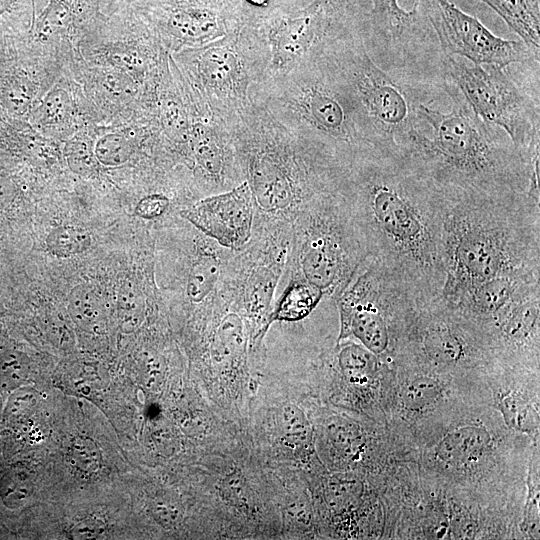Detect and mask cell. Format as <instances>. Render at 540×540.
<instances>
[{
	"label": "cell",
	"mask_w": 540,
	"mask_h": 540,
	"mask_svg": "<svg viewBox=\"0 0 540 540\" xmlns=\"http://www.w3.org/2000/svg\"><path fill=\"white\" fill-rule=\"evenodd\" d=\"M484 416V413H483ZM470 416L469 413L446 412L420 434L423 442L422 466L431 477L448 484L464 486L483 481L507 444L508 428L496 424L490 416Z\"/></svg>",
	"instance_id": "cell-13"
},
{
	"label": "cell",
	"mask_w": 540,
	"mask_h": 540,
	"mask_svg": "<svg viewBox=\"0 0 540 540\" xmlns=\"http://www.w3.org/2000/svg\"><path fill=\"white\" fill-rule=\"evenodd\" d=\"M180 155L192 173L198 199L230 190L245 181L232 129L201 113L195 106Z\"/></svg>",
	"instance_id": "cell-16"
},
{
	"label": "cell",
	"mask_w": 540,
	"mask_h": 540,
	"mask_svg": "<svg viewBox=\"0 0 540 540\" xmlns=\"http://www.w3.org/2000/svg\"><path fill=\"white\" fill-rule=\"evenodd\" d=\"M134 148L130 139L120 133L101 136L94 145V154L99 164L118 167L127 163Z\"/></svg>",
	"instance_id": "cell-28"
},
{
	"label": "cell",
	"mask_w": 540,
	"mask_h": 540,
	"mask_svg": "<svg viewBox=\"0 0 540 540\" xmlns=\"http://www.w3.org/2000/svg\"><path fill=\"white\" fill-rule=\"evenodd\" d=\"M328 299L332 298L302 279L280 280L267 331L276 322L296 323L309 318Z\"/></svg>",
	"instance_id": "cell-21"
},
{
	"label": "cell",
	"mask_w": 540,
	"mask_h": 540,
	"mask_svg": "<svg viewBox=\"0 0 540 540\" xmlns=\"http://www.w3.org/2000/svg\"><path fill=\"white\" fill-rule=\"evenodd\" d=\"M68 310L73 320L85 329H92L104 319L102 299L92 287L85 284L77 285L70 291Z\"/></svg>",
	"instance_id": "cell-25"
},
{
	"label": "cell",
	"mask_w": 540,
	"mask_h": 540,
	"mask_svg": "<svg viewBox=\"0 0 540 540\" xmlns=\"http://www.w3.org/2000/svg\"><path fill=\"white\" fill-rule=\"evenodd\" d=\"M340 193L368 256L396 273L421 303L441 297L445 198L398 148L356 155Z\"/></svg>",
	"instance_id": "cell-1"
},
{
	"label": "cell",
	"mask_w": 540,
	"mask_h": 540,
	"mask_svg": "<svg viewBox=\"0 0 540 540\" xmlns=\"http://www.w3.org/2000/svg\"><path fill=\"white\" fill-rule=\"evenodd\" d=\"M370 1V32L368 41L392 47L417 35L425 18L416 1L409 11L403 9L398 0Z\"/></svg>",
	"instance_id": "cell-20"
},
{
	"label": "cell",
	"mask_w": 540,
	"mask_h": 540,
	"mask_svg": "<svg viewBox=\"0 0 540 540\" xmlns=\"http://www.w3.org/2000/svg\"><path fill=\"white\" fill-rule=\"evenodd\" d=\"M291 226L281 280L302 279L336 300L368 257L340 187L312 199Z\"/></svg>",
	"instance_id": "cell-7"
},
{
	"label": "cell",
	"mask_w": 540,
	"mask_h": 540,
	"mask_svg": "<svg viewBox=\"0 0 540 540\" xmlns=\"http://www.w3.org/2000/svg\"><path fill=\"white\" fill-rule=\"evenodd\" d=\"M104 520L96 516H88L74 525L72 535L77 539L99 538L106 531Z\"/></svg>",
	"instance_id": "cell-37"
},
{
	"label": "cell",
	"mask_w": 540,
	"mask_h": 540,
	"mask_svg": "<svg viewBox=\"0 0 540 540\" xmlns=\"http://www.w3.org/2000/svg\"><path fill=\"white\" fill-rule=\"evenodd\" d=\"M282 429L287 440L303 444L310 438V425L303 411L297 406L288 405L282 412Z\"/></svg>",
	"instance_id": "cell-34"
},
{
	"label": "cell",
	"mask_w": 540,
	"mask_h": 540,
	"mask_svg": "<svg viewBox=\"0 0 540 540\" xmlns=\"http://www.w3.org/2000/svg\"><path fill=\"white\" fill-rule=\"evenodd\" d=\"M17 0H0V16L13 9Z\"/></svg>",
	"instance_id": "cell-39"
},
{
	"label": "cell",
	"mask_w": 540,
	"mask_h": 540,
	"mask_svg": "<svg viewBox=\"0 0 540 540\" xmlns=\"http://www.w3.org/2000/svg\"><path fill=\"white\" fill-rule=\"evenodd\" d=\"M484 378L491 382L489 402L506 427L515 433L534 437L539 431V372L497 367Z\"/></svg>",
	"instance_id": "cell-18"
},
{
	"label": "cell",
	"mask_w": 540,
	"mask_h": 540,
	"mask_svg": "<svg viewBox=\"0 0 540 540\" xmlns=\"http://www.w3.org/2000/svg\"><path fill=\"white\" fill-rule=\"evenodd\" d=\"M249 20L268 44V77L277 76L342 41L356 37L367 41L370 1L312 0L301 8L276 6Z\"/></svg>",
	"instance_id": "cell-9"
},
{
	"label": "cell",
	"mask_w": 540,
	"mask_h": 540,
	"mask_svg": "<svg viewBox=\"0 0 540 540\" xmlns=\"http://www.w3.org/2000/svg\"><path fill=\"white\" fill-rule=\"evenodd\" d=\"M33 493V482L29 473L23 469H11L0 481V497L10 509L20 508L28 503Z\"/></svg>",
	"instance_id": "cell-29"
},
{
	"label": "cell",
	"mask_w": 540,
	"mask_h": 540,
	"mask_svg": "<svg viewBox=\"0 0 540 540\" xmlns=\"http://www.w3.org/2000/svg\"><path fill=\"white\" fill-rule=\"evenodd\" d=\"M232 136L256 215L291 223L312 199L340 187L348 162L286 128L254 99Z\"/></svg>",
	"instance_id": "cell-4"
},
{
	"label": "cell",
	"mask_w": 540,
	"mask_h": 540,
	"mask_svg": "<svg viewBox=\"0 0 540 540\" xmlns=\"http://www.w3.org/2000/svg\"><path fill=\"white\" fill-rule=\"evenodd\" d=\"M71 101L68 93L60 88L51 90L39 109L40 121L43 124H59L70 114Z\"/></svg>",
	"instance_id": "cell-33"
},
{
	"label": "cell",
	"mask_w": 540,
	"mask_h": 540,
	"mask_svg": "<svg viewBox=\"0 0 540 540\" xmlns=\"http://www.w3.org/2000/svg\"><path fill=\"white\" fill-rule=\"evenodd\" d=\"M179 61L195 107L232 128L250 104L252 88L268 77L269 48L247 20L219 40L183 49Z\"/></svg>",
	"instance_id": "cell-6"
},
{
	"label": "cell",
	"mask_w": 540,
	"mask_h": 540,
	"mask_svg": "<svg viewBox=\"0 0 540 540\" xmlns=\"http://www.w3.org/2000/svg\"><path fill=\"white\" fill-rule=\"evenodd\" d=\"M436 34L443 54L466 58L474 64L507 68L524 64L539 68L540 56L522 41L493 34L480 20L450 0H416Z\"/></svg>",
	"instance_id": "cell-14"
},
{
	"label": "cell",
	"mask_w": 540,
	"mask_h": 540,
	"mask_svg": "<svg viewBox=\"0 0 540 540\" xmlns=\"http://www.w3.org/2000/svg\"><path fill=\"white\" fill-rule=\"evenodd\" d=\"M538 284L540 272L502 275L470 288L454 302L447 303L485 331L507 306Z\"/></svg>",
	"instance_id": "cell-19"
},
{
	"label": "cell",
	"mask_w": 540,
	"mask_h": 540,
	"mask_svg": "<svg viewBox=\"0 0 540 540\" xmlns=\"http://www.w3.org/2000/svg\"><path fill=\"white\" fill-rule=\"evenodd\" d=\"M143 15L176 50L219 40L251 17L242 0H145Z\"/></svg>",
	"instance_id": "cell-15"
},
{
	"label": "cell",
	"mask_w": 540,
	"mask_h": 540,
	"mask_svg": "<svg viewBox=\"0 0 540 540\" xmlns=\"http://www.w3.org/2000/svg\"><path fill=\"white\" fill-rule=\"evenodd\" d=\"M494 10L526 46L540 56L539 0H478Z\"/></svg>",
	"instance_id": "cell-22"
},
{
	"label": "cell",
	"mask_w": 540,
	"mask_h": 540,
	"mask_svg": "<svg viewBox=\"0 0 540 540\" xmlns=\"http://www.w3.org/2000/svg\"><path fill=\"white\" fill-rule=\"evenodd\" d=\"M148 299L142 285L133 280L124 282L117 294V311L121 325L133 331L146 317Z\"/></svg>",
	"instance_id": "cell-24"
},
{
	"label": "cell",
	"mask_w": 540,
	"mask_h": 540,
	"mask_svg": "<svg viewBox=\"0 0 540 540\" xmlns=\"http://www.w3.org/2000/svg\"><path fill=\"white\" fill-rule=\"evenodd\" d=\"M170 207L171 199L167 194L154 192L138 201L135 214L144 220H156L167 214Z\"/></svg>",
	"instance_id": "cell-35"
},
{
	"label": "cell",
	"mask_w": 540,
	"mask_h": 540,
	"mask_svg": "<svg viewBox=\"0 0 540 540\" xmlns=\"http://www.w3.org/2000/svg\"><path fill=\"white\" fill-rule=\"evenodd\" d=\"M73 0H49L35 21L34 36L48 41L64 31L73 19Z\"/></svg>",
	"instance_id": "cell-26"
},
{
	"label": "cell",
	"mask_w": 540,
	"mask_h": 540,
	"mask_svg": "<svg viewBox=\"0 0 540 540\" xmlns=\"http://www.w3.org/2000/svg\"><path fill=\"white\" fill-rule=\"evenodd\" d=\"M26 376L23 361L12 354L0 357V388L14 389Z\"/></svg>",
	"instance_id": "cell-36"
},
{
	"label": "cell",
	"mask_w": 540,
	"mask_h": 540,
	"mask_svg": "<svg viewBox=\"0 0 540 540\" xmlns=\"http://www.w3.org/2000/svg\"><path fill=\"white\" fill-rule=\"evenodd\" d=\"M291 238L290 222L255 214L249 242L234 252L227 288L233 303L250 325L254 346L260 345L267 333Z\"/></svg>",
	"instance_id": "cell-11"
},
{
	"label": "cell",
	"mask_w": 540,
	"mask_h": 540,
	"mask_svg": "<svg viewBox=\"0 0 540 540\" xmlns=\"http://www.w3.org/2000/svg\"><path fill=\"white\" fill-rule=\"evenodd\" d=\"M444 198V301L491 278L540 272L539 204L527 196Z\"/></svg>",
	"instance_id": "cell-3"
},
{
	"label": "cell",
	"mask_w": 540,
	"mask_h": 540,
	"mask_svg": "<svg viewBox=\"0 0 540 540\" xmlns=\"http://www.w3.org/2000/svg\"><path fill=\"white\" fill-rule=\"evenodd\" d=\"M329 436L333 446L349 458L357 455L364 446V438L359 428L342 419L331 423Z\"/></svg>",
	"instance_id": "cell-31"
},
{
	"label": "cell",
	"mask_w": 540,
	"mask_h": 540,
	"mask_svg": "<svg viewBox=\"0 0 540 540\" xmlns=\"http://www.w3.org/2000/svg\"><path fill=\"white\" fill-rule=\"evenodd\" d=\"M8 101L13 109L22 111L26 109L31 101V89L25 81H15L8 89Z\"/></svg>",
	"instance_id": "cell-38"
},
{
	"label": "cell",
	"mask_w": 540,
	"mask_h": 540,
	"mask_svg": "<svg viewBox=\"0 0 540 540\" xmlns=\"http://www.w3.org/2000/svg\"><path fill=\"white\" fill-rule=\"evenodd\" d=\"M69 168L83 177H90L97 172L98 161L94 154V146L85 137H75L64 149Z\"/></svg>",
	"instance_id": "cell-30"
},
{
	"label": "cell",
	"mask_w": 540,
	"mask_h": 540,
	"mask_svg": "<svg viewBox=\"0 0 540 540\" xmlns=\"http://www.w3.org/2000/svg\"><path fill=\"white\" fill-rule=\"evenodd\" d=\"M178 214L221 246L238 251L251 238L255 206L244 181L230 190L200 198Z\"/></svg>",
	"instance_id": "cell-17"
},
{
	"label": "cell",
	"mask_w": 540,
	"mask_h": 540,
	"mask_svg": "<svg viewBox=\"0 0 540 540\" xmlns=\"http://www.w3.org/2000/svg\"><path fill=\"white\" fill-rule=\"evenodd\" d=\"M444 113L420 103L398 150L444 197L527 196L530 169L508 135L481 120L448 83Z\"/></svg>",
	"instance_id": "cell-2"
},
{
	"label": "cell",
	"mask_w": 540,
	"mask_h": 540,
	"mask_svg": "<svg viewBox=\"0 0 540 540\" xmlns=\"http://www.w3.org/2000/svg\"><path fill=\"white\" fill-rule=\"evenodd\" d=\"M66 460L70 469L83 479L97 477L104 466L99 445L93 438L86 435H77L71 440Z\"/></svg>",
	"instance_id": "cell-23"
},
{
	"label": "cell",
	"mask_w": 540,
	"mask_h": 540,
	"mask_svg": "<svg viewBox=\"0 0 540 540\" xmlns=\"http://www.w3.org/2000/svg\"><path fill=\"white\" fill-rule=\"evenodd\" d=\"M329 51L360 105L375 145L397 147V138L411 128L424 102L373 60L364 37L342 41Z\"/></svg>",
	"instance_id": "cell-12"
},
{
	"label": "cell",
	"mask_w": 540,
	"mask_h": 540,
	"mask_svg": "<svg viewBox=\"0 0 540 540\" xmlns=\"http://www.w3.org/2000/svg\"><path fill=\"white\" fill-rule=\"evenodd\" d=\"M45 242L52 255L70 257L85 252L91 245V237L81 227L62 225L51 230Z\"/></svg>",
	"instance_id": "cell-27"
},
{
	"label": "cell",
	"mask_w": 540,
	"mask_h": 540,
	"mask_svg": "<svg viewBox=\"0 0 540 540\" xmlns=\"http://www.w3.org/2000/svg\"><path fill=\"white\" fill-rule=\"evenodd\" d=\"M441 65L444 82L481 120L502 129L526 161L532 149L540 145L539 94L519 84L506 68L468 64L446 54Z\"/></svg>",
	"instance_id": "cell-10"
},
{
	"label": "cell",
	"mask_w": 540,
	"mask_h": 540,
	"mask_svg": "<svg viewBox=\"0 0 540 540\" xmlns=\"http://www.w3.org/2000/svg\"><path fill=\"white\" fill-rule=\"evenodd\" d=\"M362 490L361 483L356 478L333 477L326 488V501L334 510L351 506Z\"/></svg>",
	"instance_id": "cell-32"
},
{
	"label": "cell",
	"mask_w": 540,
	"mask_h": 540,
	"mask_svg": "<svg viewBox=\"0 0 540 540\" xmlns=\"http://www.w3.org/2000/svg\"><path fill=\"white\" fill-rule=\"evenodd\" d=\"M250 98L286 128L325 146L345 162L378 148L329 49L284 74L267 77L252 88Z\"/></svg>",
	"instance_id": "cell-5"
},
{
	"label": "cell",
	"mask_w": 540,
	"mask_h": 540,
	"mask_svg": "<svg viewBox=\"0 0 540 540\" xmlns=\"http://www.w3.org/2000/svg\"><path fill=\"white\" fill-rule=\"evenodd\" d=\"M336 340L350 338L393 364L421 305L413 290L377 259L368 256L335 300Z\"/></svg>",
	"instance_id": "cell-8"
}]
</instances>
